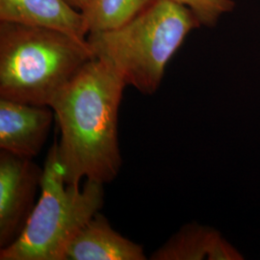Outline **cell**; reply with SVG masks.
<instances>
[{
	"mask_svg": "<svg viewBox=\"0 0 260 260\" xmlns=\"http://www.w3.org/2000/svg\"><path fill=\"white\" fill-rule=\"evenodd\" d=\"M44 169L0 150V250L19 238L36 205Z\"/></svg>",
	"mask_w": 260,
	"mask_h": 260,
	"instance_id": "5b68a950",
	"label": "cell"
},
{
	"mask_svg": "<svg viewBox=\"0 0 260 260\" xmlns=\"http://www.w3.org/2000/svg\"><path fill=\"white\" fill-rule=\"evenodd\" d=\"M126 84L93 58L58 93L51 108L61 138L58 151L68 184L110 183L121 171L119 110Z\"/></svg>",
	"mask_w": 260,
	"mask_h": 260,
	"instance_id": "6da1fadb",
	"label": "cell"
},
{
	"mask_svg": "<svg viewBox=\"0 0 260 260\" xmlns=\"http://www.w3.org/2000/svg\"><path fill=\"white\" fill-rule=\"evenodd\" d=\"M144 248L117 233L102 213H96L76 233L65 260H145Z\"/></svg>",
	"mask_w": 260,
	"mask_h": 260,
	"instance_id": "52a82bcc",
	"label": "cell"
},
{
	"mask_svg": "<svg viewBox=\"0 0 260 260\" xmlns=\"http://www.w3.org/2000/svg\"><path fill=\"white\" fill-rule=\"evenodd\" d=\"M151 260H242L244 256L213 228L188 223L154 251Z\"/></svg>",
	"mask_w": 260,
	"mask_h": 260,
	"instance_id": "ba28073f",
	"label": "cell"
},
{
	"mask_svg": "<svg viewBox=\"0 0 260 260\" xmlns=\"http://www.w3.org/2000/svg\"><path fill=\"white\" fill-rule=\"evenodd\" d=\"M65 1L72 7H74L75 9L78 10L80 12H82L87 7L88 3L90 2V0H65Z\"/></svg>",
	"mask_w": 260,
	"mask_h": 260,
	"instance_id": "7c38bea8",
	"label": "cell"
},
{
	"mask_svg": "<svg viewBox=\"0 0 260 260\" xmlns=\"http://www.w3.org/2000/svg\"><path fill=\"white\" fill-rule=\"evenodd\" d=\"M40 196L19 238L0 250V260H65L70 242L104 204V184H68L58 143L48 150Z\"/></svg>",
	"mask_w": 260,
	"mask_h": 260,
	"instance_id": "277c9868",
	"label": "cell"
},
{
	"mask_svg": "<svg viewBox=\"0 0 260 260\" xmlns=\"http://www.w3.org/2000/svg\"><path fill=\"white\" fill-rule=\"evenodd\" d=\"M93 58L87 40L53 28L0 21V99L51 106Z\"/></svg>",
	"mask_w": 260,
	"mask_h": 260,
	"instance_id": "7a4b0ae2",
	"label": "cell"
},
{
	"mask_svg": "<svg viewBox=\"0 0 260 260\" xmlns=\"http://www.w3.org/2000/svg\"><path fill=\"white\" fill-rule=\"evenodd\" d=\"M156 0H90L81 12L87 34L121 27Z\"/></svg>",
	"mask_w": 260,
	"mask_h": 260,
	"instance_id": "30bf717a",
	"label": "cell"
},
{
	"mask_svg": "<svg viewBox=\"0 0 260 260\" xmlns=\"http://www.w3.org/2000/svg\"><path fill=\"white\" fill-rule=\"evenodd\" d=\"M0 21L53 28L87 40L82 13L65 0H0Z\"/></svg>",
	"mask_w": 260,
	"mask_h": 260,
	"instance_id": "9c48e42d",
	"label": "cell"
},
{
	"mask_svg": "<svg viewBox=\"0 0 260 260\" xmlns=\"http://www.w3.org/2000/svg\"><path fill=\"white\" fill-rule=\"evenodd\" d=\"M191 10L201 25L213 26L220 18L234 9L233 0H172Z\"/></svg>",
	"mask_w": 260,
	"mask_h": 260,
	"instance_id": "8fae6325",
	"label": "cell"
},
{
	"mask_svg": "<svg viewBox=\"0 0 260 260\" xmlns=\"http://www.w3.org/2000/svg\"><path fill=\"white\" fill-rule=\"evenodd\" d=\"M54 121L50 106L0 99V150L21 157H36Z\"/></svg>",
	"mask_w": 260,
	"mask_h": 260,
	"instance_id": "8992f818",
	"label": "cell"
},
{
	"mask_svg": "<svg viewBox=\"0 0 260 260\" xmlns=\"http://www.w3.org/2000/svg\"><path fill=\"white\" fill-rule=\"evenodd\" d=\"M199 26L189 8L172 0H156L121 27L90 33L87 42L94 57L114 69L126 86L151 95L172 57Z\"/></svg>",
	"mask_w": 260,
	"mask_h": 260,
	"instance_id": "3957f363",
	"label": "cell"
}]
</instances>
